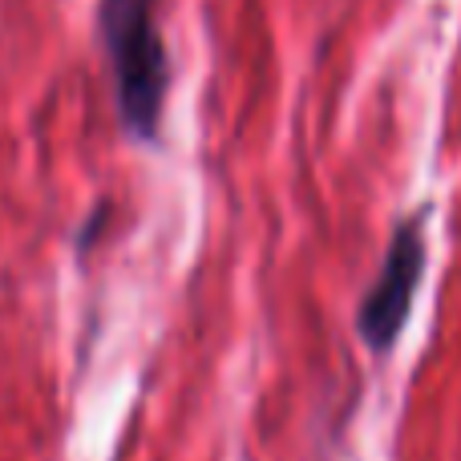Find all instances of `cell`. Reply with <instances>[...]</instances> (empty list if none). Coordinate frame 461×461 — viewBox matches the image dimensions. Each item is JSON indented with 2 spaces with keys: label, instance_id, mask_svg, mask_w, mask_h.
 I'll list each match as a JSON object with an SVG mask.
<instances>
[{
  "label": "cell",
  "instance_id": "cell-1",
  "mask_svg": "<svg viewBox=\"0 0 461 461\" xmlns=\"http://www.w3.org/2000/svg\"><path fill=\"white\" fill-rule=\"evenodd\" d=\"M158 0H102L97 32L110 61L113 102L130 138L154 142L170 94V57L154 16Z\"/></svg>",
  "mask_w": 461,
  "mask_h": 461
},
{
  "label": "cell",
  "instance_id": "cell-2",
  "mask_svg": "<svg viewBox=\"0 0 461 461\" xmlns=\"http://www.w3.org/2000/svg\"><path fill=\"white\" fill-rule=\"evenodd\" d=\"M421 271H425V215H413L393 230L384 263L357 312V332L365 336V344L373 352H389L397 344L401 328L409 320V308H413Z\"/></svg>",
  "mask_w": 461,
  "mask_h": 461
}]
</instances>
